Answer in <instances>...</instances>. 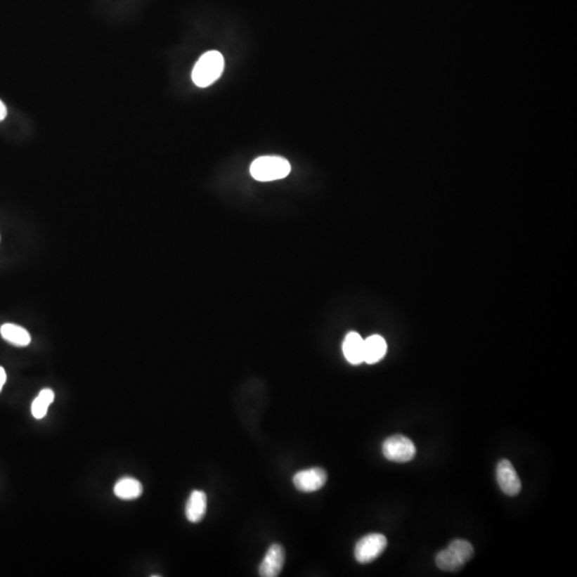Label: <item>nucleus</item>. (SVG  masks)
<instances>
[{"label": "nucleus", "instance_id": "11", "mask_svg": "<svg viewBox=\"0 0 577 577\" xmlns=\"http://www.w3.org/2000/svg\"><path fill=\"white\" fill-rule=\"evenodd\" d=\"M207 495L202 491H194L186 504V513L188 521L198 523L207 512Z\"/></svg>", "mask_w": 577, "mask_h": 577}, {"label": "nucleus", "instance_id": "14", "mask_svg": "<svg viewBox=\"0 0 577 577\" xmlns=\"http://www.w3.org/2000/svg\"><path fill=\"white\" fill-rule=\"evenodd\" d=\"M55 394L51 389H43L32 402V413L34 418L42 419L46 415L49 406L54 401Z\"/></svg>", "mask_w": 577, "mask_h": 577}, {"label": "nucleus", "instance_id": "10", "mask_svg": "<svg viewBox=\"0 0 577 577\" xmlns=\"http://www.w3.org/2000/svg\"><path fill=\"white\" fill-rule=\"evenodd\" d=\"M363 339L357 332H349L344 341V357L352 365H359L363 361Z\"/></svg>", "mask_w": 577, "mask_h": 577}, {"label": "nucleus", "instance_id": "6", "mask_svg": "<svg viewBox=\"0 0 577 577\" xmlns=\"http://www.w3.org/2000/svg\"><path fill=\"white\" fill-rule=\"evenodd\" d=\"M328 480L325 470L322 468H310L301 470L293 477V484L302 492L311 493L323 488Z\"/></svg>", "mask_w": 577, "mask_h": 577}, {"label": "nucleus", "instance_id": "15", "mask_svg": "<svg viewBox=\"0 0 577 577\" xmlns=\"http://www.w3.org/2000/svg\"><path fill=\"white\" fill-rule=\"evenodd\" d=\"M6 381H7V375H6L5 369H4L3 367H0V391L3 389Z\"/></svg>", "mask_w": 577, "mask_h": 577}, {"label": "nucleus", "instance_id": "12", "mask_svg": "<svg viewBox=\"0 0 577 577\" xmlns=\"http://www.w3.org/2000/svg\"><path fill=\"white\" fill-rule=\"evenodd\" d=\"M143 492V486L138 480L134 478H122L115 484V495L122 500H137L141 496Z\"/></svg>", "mask_w": 577, "mask_h": 577}, {"label": "nucleus", "instance_id": "8", "mask_svg": "<svg viewBox=\"0 0 577 577\" xmlns=\"http://www.w3.org/2000/svg\"><path fill=\"white\" fill-rule=\"evenodd\" d=\"M285 553L283 546L280 544H273L260 564L259 575L262 577L279 576L285 564Z\"/></svg>", "mask_w": 577, "mask_h": 577}, {"label": "nucleus", "instance_id": "5", "mask_svg": "<svg viewBox=\"0 0 577 577\" xmlns=\"http://www.w3.org/2000/svg\"><path fill=\"white\" fill-rule=\"evenodd\" d=\"M387 546V539L381 533H370L361 538L355 546V559L359 564H369L377 559Z\"/></svg>", "mask_w": 577, "mask_h": 577}, {"label": "nucleus", "instance_id": "3", "mask_svg": "<svg viewBox=\"0 0 577 577\" xmlns=\"http://www.w3.org/2000/svg\"><path fill=\"white\" fill-rule=\"evenodd\" d=\"M290 172V163L280 156H261L250 166L252 178L261 182L280 180L289 176Z\"/></svg>", "mask_w": 577, "mask_h": 577}, {"label": "nucleus", "instance_id": "16", "mask_svg": "<svg viewBox=\"0 0 577 577\" xmlns=\"http://www.w3.org/2000/svg\"><path fill=\"white\" fill-rule=\"evenodd\" d=\"M6 117H7V108H6V105L0 101V121L5 120Z\"/></svg>", "mask_w": 577, "mask_h": 577}, {"label": "nucleus", "instance_id": "1", "mask_svg": "<svg viewBox=\"0 0 577 577\" xmlns=\"http://www.w3.org/2000/svg\"><path fill=\"white\" fill-rule=\"evenodd\" d=\"M223 67L225 60L223 55L217 51H207L195 65L192 74L193 82L198 87H209L221 77Z\"/></svg>", "mask_w": 577, "mask_h": 577}, {"label": "nucleus", "instance_id": "2", "mask_svg": "<svg viewBox=\"0 0 577 577\" xmlns=\"http://www.w3.org/2000/svg\"><path fill=\"white\" fill-rule=\"evenodd\" d=\"M474 556V547L465 540H455L446 550H441L435 558L441 570L455 572L460 570Z\"/></svg>", "mask_w": 577, "mask_h": 577}, {"label": "nucleus", "instance_id": "7", "mask_svg": "<svg viewBox=\"0 0 577 577\" xmlns=\"http://www.w3.org/2000/svg\"><path fill=\"white\" fill-rule=\"evenodd\" d=\"M497 482L505 494L515 496L521 492V484L514 467L508 460H502L497 465Z\"/></svg>", "mask_w": 577, "mask_h": 577}, {"label": "nucleus", "instance_id": "9", "mask_svg": "<svg viewBox=\"0 0 577 577\" xmlns=\"http://www.w3.org/2000/svg\"><path fill=\"white\" fill-rule=\"evenodd\" d=\"M387 352V344L383 337L373 335L363 341V361L372 365L381 361Z\"/></svg>", "mask_w": 577, "mask_h": 577}, {"label": "nucleus", "instance_id": "4", "mask_svg": "<svg viewBox=\"0 0 577 577\" xmlns=\"http://www.w3.org/2000/svg\"><path fill=\"white\" fill-rule=\"evenodd\" d=\"M383 455L389 461L406 463L416 455L414 443L403 435L390 436L384 441Z\"/></svg>", "mask_w": 577, "mask_h": 577}, {"label": "nucleus", "instance_id": "13", "mask_svg": "<svg viewBox=\"0 0 577 577\" xmlns=\"http://www.w3.org/2000/svg\"><path fill=\"white\" fill-rule=\"evenodd\" d=\"M0 334L6 341L15 346L22 348V346H30L32 342L30 332L22 326L15 325V324H4L0 328Z\"/></svg>", "mask_w": 577, "mask_h": 577}]
</instances>
